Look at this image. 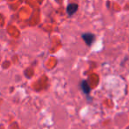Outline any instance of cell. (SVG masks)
<instances>
[{
  "label": "cell",
  "instance_id": "obj_1",
  "mask_svg": "<svg viewBox=\"0 0 129 129\" xmlns=\"http://www.w3.org/2000/svg\"><path fill=\"white\" fill-rule=\"evenodd\" d=\"M82 37H83V41H85V43H86L88 46H90V45L93 43L94 39H95V36L92 34H89V33L88 34H83Z\"/></svg>",
  "mask_w": 129,
  "mask_h": 129
},
{
  "label": "cell",
  "instance_id": "obj_3",
  "mask_svg": "<svg viewBox=\"0 0 129 129\" xmlns=\"http://www.w3.org/2000/svg\"><path fill=\"white\" fill-rule=\"evenodd\" d=\"M81 89L85 95H89V93L90 91V88L89 86V83L86 80H83V81L81 82Z\"/></svg>",
  "mask_w": 129,
  "mask_h": 129
},
{
  "label": "cell",
  "instance_id": "obj_2",
  "mask_svg": "<svg viewBox=\"0 0 129 129\" xmlns=\"http://www.w3.org/2000/svg\"><path fill=\"white\" fill-rule=\"evenodd\" d=\"M78 9V5L77 4H70L67 7V13L70 16H72L73 14L76 13V12Z\"/></svg>",
  "mask_w": 129,
  "mask_h": 129
}]
</instances>
